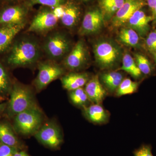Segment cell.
Instances as JSON below:
<instances>
[{"mask_svg":"<svg viewBox=\"0 0 156 156\" xmlns=\"http://www.w3.org/2000/svg\"><path fill=\"white\" fill-rule=\"evenodd\" d=\"M42 52L37 39L31 35H23L13 43L6 61L13 67H31L40 61Z\"/></svg>","mask_w":156,"mask_h":156,"instance_id":"obj_1","label":"cell"},{"mask_svg":"<svg viewBox=\"0 0 156 156\" xmlns=\"http://www.w3.org/2000/svg\"><path fill=\"white\" fill-rule=\"evenodd\" d=\"M73 46L67 34L57 30L48 33L43 42L42 48L48 59L58 62L67 56Z\"/></svg>","mask_w":156,"mask_h":156,"instance_id":"obj_2","label":"cell"},{"mask_svg":"<svg viewBox=\"0 0 156 156\" xmlns=\"http://www.w3.org/2000/svg\"><path fill=\"white\" fill-rule=\"evenodd\" d=\"M95 60L101 69H109L115 67L123 57L121 47L113 40L101 39L93 46Z\"/></svg>","mask_w":156,"mask_h":156,"instance_id":"obj_3","label":"cell"},{"mask_svg":"<svg viewBox=\"0 0 156 156\" xmlns=\"http://www.w3.org/2000/svg\"><path fill=\"white\" fill-rule=\"evenodd\" d=\"M11 97L8 105L9 115H16L37 106L34 95L30 87L20 83H16L12 87Z\"/></svg>","mask_w":156,"mask_h":156,"instance_id":"obj_4","label":"cell"},{"mask_svg":"<svg viewBox=\"0 0 156 156\" xmlns=\"http://www.w3.org/2000/svg\"><path fill=\"white\" fill-rule=\"evenodd\" d=\"M43 116L37 106L21 112L14 116V128L24 136L36 134L43 125Z\"/></svg>","mask_w":156,"mask_h":156,"instance_id":"obj_5","label":"cell"},{"mask_svg":"<svg viewBox=\"0 0 156 156\" xmlns=\"http://www.w3.org/2000/svg\"><path fill=\"white\" fill-rule=\"evenodd\" d=\"M33 8L25 3L3 5L0 8V25H26Z\"/></svg>","mask_w":156,"mask_h":156,"instance_id":"obj_6","label":"cell"},{"mask_svg":"<svg viewBox=\"0 0 156 156\" xmlns=\"http://www.w3.org/2000/svg\"><path fill=\"white\" fill-rule=\"evenodd\" d=\"M37 66L38 73L34 82L37 92L41 91L53 81L61 77L65 72L62 65L50 59L40 61Z\"/></svg>","mask_w":156,"mask_h":156,"instance_id":"obj_7","label":"cell"},{"mask_svg":"<svg viewBox=\"0 0 156 156\" xmlns=\"http://www.w3.org/2000/svg\"><path fill=\"white\" fill-rule=\"evenodd\" d=\"M59 21V18L55 15L53 9L41 6L34 14L27 32L48 34L54 30Z\"/></svg>","mask_w":156,"mask_h":156,"instance_id":"obj_8","label":"cell"},{"mask_svg":"<svg viewBox=\"0 0 156 156\" xmlns=\"http://www.w3.org/2000/svg\"><path fill=\"white\" fill-rule=\"evenodd\" d=\"M105 21L102 12L97 5L87 6L79 30V34L84 36L98 33L103 28Z\"/></svg>","mask_w":156,"mask_h":156,"instance_id":"obj_9","label":"cell"},{"mask_svg":"<svg viewBox=\"0 0 156 156\" xmlns=\"http://www.w3.org/2000/svg\"><path fill=\"white\" fill-rule=\"evenodd\" d=\"M34 136L39 142L51 149H57L63 141L61 129L55 122L52 121H48L42 125Z\"/></svg>","mask_w":156,"mask_h":156,"instance_id":"obj_10","label":"cell"},{"mask_svg":"<svg viewBox=\"0 0 156 156\" xmlns=\"http://www.w3.org/2000/svg\"><path fill=\"white\" fill-rule=\"evenodd\" d=\"M89 58V52L83 40H79L73 46L67 56L62 61L64 68L76 71L86 66Z\"/></svg>","mask_w":156,"mask_h":156,"instance_id":"obj_11","label":"cell"},{"mask_svg":"<svg viewBox=\"0 0 156 156\" xmlns=\"http://www.w3.org/2000/svg\"><path fill=\"white\" fill-rule=\"evenodd\" d=\"M83 6L75 0H67L62 5L64 11L59 21L61 25L68 29L76 27L83 16Z\"/></svg>","mask_w":156,"mask_h":156,"instance_id":"obj_12","label":"cell"},{"mask_svg":"<svg viewBox=\"0 0 156 156\" xmlns=\"http://www.w3.org/2000/svg\"><path fill=\"white\" fill-rule=\"evenodd\" d=\"M146 5L145 0H126L111 20L112 26L115 28L123 26L126 24L134 12Z\"/></svg>","mask_w":156,"mask_h":156,"instance_id":"obj_13","label":"cell"},{"mask_svg":"<svg viewBox=\"0 0 156 156\" xmlns=\"http://www.w3.org/2000/svg\"><path fill=\"white\" fill-rule=\"evenodd\" d=\"M143 9L134 12L126 23L128 27L134 30L141 37L144 36L148 32L150 23L154 19L152 16L147 14Z\"/></svg>","mask_w":156,"mask_h":156,"instance_id":"obj_14","label":"cell"},{"mask_svg":"<svg viewBox=\"0 0 156 156\" xmlns=\"http://www.w3.org/2000/svg\"><path fill=\"white\" fill-rule=\"evenodd\" d=\"M84 89L89 101L93 104H101L106 96V90L98 76H94L89 79L85 85Z\"/></svg>","mask_w":156,"mask_h":156,"instance_id":"obj_15","label":"cell"},{"mask_svg":"<svg viewBox=\"0 0 156 156\" xmlns=\"http://www.w3.org/2000/svg\"><path fill=\"white\" fill-rule=\"evenodd\" d=\"M90 77L87 73H69L61 77V82L65 89L71 91L83 88L87 84Z\"/></svg>","mask_w":156,"mask_h":156,"instance_id":"obj_16","label":"cell"},{"mask_svg":"<svg viewBox=\"0 0 156 156\" xmlns=\"http://www.w3.org/2000/svg\"><path fill=\"white\" fill-rule=\"evenodd\" d=\"M25 25H9L0 27V54L11 44L17 35Z\"/></svg>","mask_w":156,"mask_h":156,"instance_id":"obj_17","label":"cell"},{"mask_svg":"<svg viewBox=\"0 0 156 156\" xmlns=\"http://www.w3.org/2000/svg\"><path fill=\"white\" fill-rule=\"evenodd\" d=\"M85 117L93 123L102 124L106 122L109 118V114L100 104H93L83 108Z\"/></svg>","mask_w":156,"mask_h":156,"instance_id":"obj_18","label":"cell"},{"mask_svg":"<svg viewBox=\"0 0 156 156\" xmlns=\"http://www.w3.org/2000/svg\"><path fill=\"white\" fill-rule=\"evenodd\" d=\"M0 142L5 145L23 150V145L9 124L0 123Z\"/></svg>","mask_w":156,"mask_h":156,"instance_id":"obj_19","label":"cell"},{"mask_svg":"<svg viewBox=\"0 0 156 156\" xmlns=\"http://www.w3.org/2000/svg\"><path fill=\"white\" fill-rule=\"evenodd\" d=\"M126 0H97V5L103 14L105 21L111 20L119 10Z\"/></svg>","mask_w":156,"mask_h":156,"instance_id":"obj_20","label":"cell"},{"mask_svg":"<svg viewBox=\"0 0 156 156\" xmlns=\"http://www.w3.org/2000/svg\"><path fill=\"white\" fill-rule=\"evenodd\" d=\"M123 80L124 76L122 73L114 71L102 74L100 81L108 92L112 93L116 92Z\"/></svg>","mask_w":156,"mask_h":156,"instance_id":"obj_21","label":"cell"},{"mask_svg":"<svg viewBox=\"0 0 156 156\" xmlns=\"http://www.w3.org/2000/svg\"><path fill=\"white\" fill-rule=\"evenodd\" d=\"M140 36L130 27L122 28L118 34V39L120 43L131 48H138L140 45Z\"/></svg>","mask_w":156,"mask_h":156,"instance_id":"obj_22","label":"cell"},{"mask_svg":"<svg viewBox=\"0 0 156 156\" xmlns=\"http://www.w3.org/2000/svg\"><path fill=\"white\" fill-rule=\"evenodd\" d=\"M120 69L128 73L134 78H139L142 74L134 58L128 53L123 55Z\"/></svg>","mask_w":156,"mask_h":156,"instance_id":"obj_23","label":"cell"},{"mask_svg":"<svg viewBox=\"0 0 156 156\" xmlns=\"http://www.w3.org/2000/svg\"><path fill=\"white\" fill-rule=\"evenodd\" d=\"M69 97L74 105L83 108L88 106L90 101L85 89L83 88L69 91Z\"/></svg>","mask_w":156,"mask_h":156,"instance_id":"obj_24","label":"cell"},{"mask_svg":"<svg viewBox=\"0 0 156 156\" xmlns=\"http://www.w3.org/2000/svg\"><path fill=\"white\" fill-rule=\"evenodd\" d=\"M138 83L131 80L129 78L124 79L116 91L117 96L132 94L138 89Z\"/></svg>","mask_w":156,"mask_h":156,"instance_id":"obj_25","label":"cell"},{"mask_svg":"<svg viewBox=\"0 0 156 156\" xmlns=\"http://www.w3.org/2000/svg\"><path fill=\"white\" fill-rule=\"evenodd\" d=\"M12 87L7 71L0 63V95H5L11 92Z\"/></svg>","mask_w":156,"mask_h":156,"instance_id":"obj_26","label":"cell"},{"mask_svg":"<svg viewBox=\"0 0 156 156\" xmlns=\"http://www.w3.org/2000/svg\"><path fill=\"white\" fill-rule=\"evenodd\" d=\"M134 58L137 67L142 73L144 75L151 73L152 71L151 64L147 58L140 53H136L134 54Z\"/></svg>","mask_w":156,"mask_h":156,"instance_id":"obj_27","label":"cell"},{"mask_svg":"<svg viewBox=\"0 0 156 156\" xmlns=\"http://www.w3.org/2000/svg\"><path fill=\"white\" fill-rule=\"evenodd\" d=\"M67 0H26L24 3L29 7L33 8L37 5L47 6L54 9L56 7L62 5Z\"/></svg>","mask_w":156,"mask_h":156,"instance_id":"obj_28","label":"cell"},{"mask_svg":"<svg viewBox=\"0 0 156 156\" xmlns=\"http://www.w3.org/2000/svg\"><path fill=\"white\" fill-rule=\"evenodd\" d=\"M146 44L149 51L154 53H156V31L149 34L146 40Z\"/></svg>","mask_w":156,"mask_h":156,"instance_id":"obj_29","label":"cell"},{"mask_svg":"<svg viewBox=\"0 0 156 156\" xmlns=\"http://www.w3.org/2000/svg\"><path fill=\"white\" fill-rule=\"evenodd\" d=\"M19 150L17 148L1 144H0V156H13Z\"/></svg>","mask_w":156,"mask_h":156,"instance_id":"obj_30","label":"cell"},{"mask_svg":"<svg viewBox=\"0 0 156 156\" xmlns=\"http://www.w3.org/2000/svg\"><path fill=\"white\" fill-rule=\"evenodd\" d=\"M134 156H154L150 146L142 145L136 149L134 152Z\"/></svg>","mask_w":156,"mask_h":156,"instance_id":"obj_31","label":"cell"},{"mask_svg":"<svg viewBox=\"0 0 156 156\" xmlns=\"http://www.w3.org/2000/svg\"><path fill=\"white\" fill-rule=\"evenodd\" d=\"M26 0H0V4L3 5H9V4H18L23 3Z\"/></svg>","mask_w":156,"mask_h":156,"instance_id":"obj_32","label":"cell"},{"mask_svg":"<svg viewBox=\"0 0 156 156\" xmlns=\"http://www.w3.org/2000/svg\"><path fill=\"white\" fill-rule=\"evenodd\" d=\"M147 5L148 6L151 11L156 7V0H145Z\"/></svg>","mask_w":156,"mask_h":156,"instance_id":"obj_33","label":"cell"},{"mask_svg":"<svg viewBox=\"0 0 156 156\" xmlns=\"http://www.w3.org/2000/svg\"><path fill=\"white\" fill-rule=\"evenodd\" d=\"M13 156H30L24 150H19L17 151Z\"/></svg>","mask_w":156,"mask_h":156,"instance_id":"obj_34","label":"cell"},{"mask_svg":"<svg viewBox=\"0 0 156 156\" xmlns=\"http://www.w3.org/2000/svg\"><path fill=\"white\" fill-rule=\"evenodd\" d=\"M75 1L83 5H87V6L89 5V4L92 2L93 0H75Z\"/></svg>","mask_w":156,"mask_h":156,"instance_id":"obj_35","label":"cell"},{"mask_svg":"<svg viewBox=\"0 0 156 156\" xmlns=\"http://www.w3.org/2000/svg\"><path fill=\"white\" fill-rule=\"evenodd\" d=\"M6 107V104L5 103L0 104V115L4 111Z\"/></svg>","mask_w":156,"mask_h":156,"instance_id":"obj_36","label":"cell"},{"mask_svg":"<svg viewBox=\"0 0 156 156\" xmlns=\"http://www.w3.org/2000/svg\"><path fill=\"white\" fill-rule=\"evenodd\" d=\"M152 16L154 18H156V7L153 10H152Z\"/></svg>","mask_w":156,"mask_h":156,"instance_id":"obj_37","label":"cell"},{"mask_svg":"<svg viewBox=\"0 0 156 156\" xmlns=\"http://www.w3.org/2000/svg\"><path fill=\"white\" fill-rule=\"evenodd\" d=\"M154 57L155 60L156 62V53H154Z\"/></svg>","mask_w":156,"mask_h":156,"instance_id":"obj_38","label":"cell"},{"mask_svg":"<svg viewBox=\"0 0 156 156\" xmlns=\"http://www.w3.org/2000/svg\"><path fill=\"white\" fill-rule=\"evenodd\" d=\"M1 144V142H0V144Z\"/></svg>","mask_w":156,"mask_h":156,"instance_id":"obj_39","label":"cell"}]
</instances>
